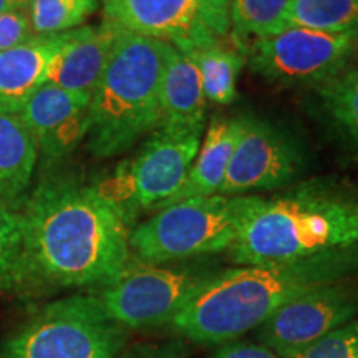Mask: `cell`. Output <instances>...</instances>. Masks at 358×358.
<instances>
[{
  "label": "cell",
  "mask_w": 358,
  "mask_h": 358,
  "mask_svg": "<svg viewBox=\"0 0 358 358\" xmlns=\"http://www.w3.org/2000/svg\"><path fill=\"white\" fill-rule=\"evenodd\" d=\"M22 217L25 289L103 287L131 259L128 222L95 186L45 182Z\"/></svg>",
  "instance_id": "obj_1"
},
{
  "label": "cell",
  "mask_w": 358,
  "mask_h": 358,
  "mask_svg": "<svg viewBox=\"0 0 358 358\" xmlns=\"http://www.w3.org/2000/svg\"><path fill=\"white\" fill-rule=\"evenodd\" d=\"M358 268V245L289 262L219 271L169 327L201 345H224L256 330L280 307Z\"/></svg>",
  "instance_id": "obj_2"
},
{
  "label": "cell",
  "mask_w": 358,
  "mask_h": 358,
  "mask_svg": "<svg viewBox=\"0 0 358 358\" xmlns=\"http://www.w3.org/2000/svg\"><path fill=\"white\" fill-rule=\"evenodd\" d=\"M358 245V186L312 179L254 208L229 256L241 266L289 262Z\"/></svg>",
  "instance_id": "obj_3"
},
{
  "label": "cell",
  "mask_w": 358,
  "mask_h": 358,
  "mask_svg": "<svg viewBox=\"0 0 358 358\" xmlns=\"http://www.w3.org/2000/svg\"><path fill=\"white\" fill-rule=\"evenodd\" d=\"M173 45L124 30L93 90L88 150L105 159L128 151L159 127L161 83Z\"/></svg>",
  "instance_id": "obj_4"
},
{
  "label": "cell",
  "mask_w": 358,
  "mask_h": 358,
  "mask_svg": "<svg viewBox=\"0 0 358 358\" xmlns=\"http://www.w3.org/2000/svg\"><path fill=\"white\" fill-rule=\"evenodd\" d=\"M259 199L256 194H213L179 201L129 232V249L140 261L153 264L229 252Z\"/></svg>",
  "instance_id": "obj_5"
},
{
  "label": "cell",
  "mask_w": 358,
  "mask_h": 358,
  "mask_svg": "<svg viewBox=\"0 0 358 358\" xmlns=\"http://www.w3.org/2000/svg\"><path fill=\"white\" fill-rule=\"evenodd\" d=\"M123 327L98 295L73 294L35 313L7 343V358H116Z\"/></svg>",
  "instance_id": "obj_6"
},
{
  "label": "cell",
  "mask_w": 358,
  "mask_h": 358,
  "mask_svg": "<svg viewBox=\"0 0 358 358\" xmlns=\"http://www.w3.org/2000/svg\"><path fill=\"white\" fill-rule=\"evenodd\" d=\"M219 272L203 262L153 264L129 259L98 294L110 317L123 329L169 325Z\"/></svg>",
  "instance_id": "obj_7"
},
{
  "label": "cell",
  "mask_w": 358,
  "mask_h": 358,
  "mask_svg": "<svg viewBox=\"0 0 358 358\" xmlns=\"http://www.w3.org/2000/svg\"><path fill=\"white\" fill-rule=\"evenodd\" d=\"M203 133L158 128L138 155L116 168L96 191L131 222L138 213L158 211L176 194L192 166Z\"/></svg>",
  "instance_id": "obj_8"
},
{
  "label": "cell",
  "mask_w": 358,
  "mask_h": 358,
  "mask_svg": "<svg viewBox=\"0 0 358 358\" xmlns=\"http://www.w3.org/2000/svg\"><path fill=\"white\" fill-rule=\"evenodd\" d=\"M105 20L189 53L231 35V0H101Z\"/></svg>",
  "instance_id": "obj_9"
},
{
  "label": "cell",
  "mask_w": 358,
  "mask_h": 358,
  "mask_svg": "<svg viewBox=\"0 0 358 358\" xmlns=\"http://www.w3.org/2000/svg\"><path fill=\"white\" fill-rule=\"evenodd\" d=\"M358 48V34H330L287 27L272 37L257 38L248 52L252 73L277 87L319 85L347 69Z\"/></svg>",
  "instance_id": "obj_10"
},
{
  "label": "cell",
  "mask_w": 358,
  "mask_h": 358,
  "mask_svg": "<svg viewBox=\"0 0 358 358\" xmlns=\"http://www.w3.org/2000/svg\"><path fill=\"white\" fill-rule=\"evenodd\" d=\"M306 169V150L295 134L268 120L245 116L219 194L277 189Z\"/></svg>",
  "instance_id": "obj_11"
},
{
  "label": "cell",
  "mask_w": 358,
  "mask_h": 358,
  "mask_svg": "<svg viewBox=\"0 0 358 358\" xmlns=\"http://www.w3.org/2000/svg\"><path fill=\"white\" fill-rule=\"evenodd\" d=\"M358 315V285L330 282L294 299L259 327L257 338L280 357L334 332Z\"/></svg>",
  "instance_id": "obj_12"
},
{
  "label": "cell",
  "mask_w": 358,
  "mask_h": 358,
  "mask_svg": "<svg viewBox=\"0 0 358 358\" xmlns=\"http://www.w3.org/2000/svg\"><path fill=\"white\" fill-rule=\"evenodd\" d=\"M90 101L92 93L43 83L15 116L29 129L45 156L62 158L87 138Z\"/></svg>",
  "instance_id": "obj_13"
},
{
  "label": "cell",
  "mask_w": 358,
  "mask_h": 358,
  "mask_svg": "<svg viewBox=\"0 0 358 358\" xmlns=\"http://www.w3.org/2000/svg\"><path fill=\"white\" fill-rule=\"evenodd\" d=\"M123 32L122 27L108 20L96 27L82 25L69 30L64 47L48 65L47 83L71 92L93 93Z\"/></svg>",
  "instance_id": "obj_14"
},
{
  "label": "cell",
  "mask_w": 358,
  "mask_h": 358,
  "mask_svg": "<svg viewBox=\"0 0 358 358\" xmlns=\"http://www.w3.org/2000/svg\"><path fill=\"white\" fill-rule=\"evenodd\" d=\"M66 37L69 32L35 35L19 47L0 52V113L17 115L30 95L47 83L48 65Z\"/></svg>",
  "instance_id": "obj_15"
},
{
  "label": "cell",
  "mask_w": 358,
  "mask_h": 358,
  "mask_svg": "<svg viewBox=\"0 0 358 358\" xmlns=\"http://www.w3.org/2000/svg\"><path fill=\"white\" fill-rule=\"evenodd\" d=\"M206 103L208 100L194 58L174 48L161 83L158 128L204 133Z\"/></svg>",
  "instance_id": "obj_16"
},
{
  "label": "cell",
  "mask_w": 358,
  "mask_h": 358,
  "mask_svg": "<svg viewBox=\"0 0 358 358\" xmlns=\"http://www.w3.org/2000/svg\"><path fill=\"white\" fill-rule=\"evenodd\" d=\"M244 122L245 116H237V118L214 116L206 129L204 140L201 141L199 151L192 161L186 181L176 194L159 209L189 198L219 194L234 148L244 129Z\"/></svg>",
  "instance_id": "obj_17"
},
{
  "label": "cell",
  "mask_w": 358,
  "mask_h": 358,
  "mask_svg": "<svg viewBox=\"0 0 358 358\" xmlns=\"http://www.w3.org/2000/svg\"><path fill=\"white\" fill-rule=\"evenodd\" d=\"M37 163V143L15 115L0 113V203L24 194Z\"/></svg>",
  "instance_id": "obj_18"
},
{
  "label": "cell",
  "mask_w": 358,
  "mask_h": 358,
  "mask_svg": "<svg viewBox=\"0 0 358 358\" xmlns=\"http://www.w3.org/2000/svg\"><path fill=\"white\" fill-rule=\"evenodd\" d=\"M243 47L227 37L189 52L198 66L206 100L216 105H231L237 96V77L244 64Z\"/></svg>",
  "instance_id": "obj_19"
},
{
  "label": "cell",
  "mask_w": 358,
  "mask_h": 358,
  "mask_svg": "<svg viewBox=\"0 0 358 358\" xmlns=\"http://www.w3.org/2000/svg\"><path fill=\"white\" fill-rule=\"evenodd\" d=\"M294 0H231V37L244 48L249 37L266 38L287 29Z\"/></svg>",
  "instance_id": "obj_20"
},
{
  "label": "cell",
  "mask_w": 358,
  "mask_h": 358,
  "mask_svg": "<svg viewBox=\"0 0 358 358\" xmlns=\"http://www.w3.org/2000/svg\"><path fill=\"white\" fill-rule=\"evenodd\" d=\"M319 103L330 123L358 145V70L345 69L317 87Z\"/></svg>",
  "instance_id": "obj_21"
},
{
  "label": "cell",
  "mask_w": 358,
  "mask_h": 358,
  "mask_svg": "<svg viewBox=\"0 0 358 358\" xmlns=\"http://www.w3.org/2000/svg\"><path fill=\"white\" fill-rule=\"evenodd\" d=\"M287 27L358 34V0H294Z\"/></svg>",
  "instance_id": "obj_22"
},
{
  "label": "cell",
  "mask_w": 358,
  "mask_h": 358,
  "mask_svg": "<svg viewBox=\"0 0 358 358\" xmlns=\"http://www.w3.org/2000/svg\"><path fill=\"white\" fill-rule=\"evenodd\" d=\"M98 8V0H32L29 7L34 35H55L78 29Z\"/></svg>",
  "instance_id": "obj_23"
},
{
  "label": "cell",
  "mask_w": 358,
  "mask_h": 358,
  "mask_svg": "<svg viewBox=\"0 0 358 358\" xmlns=\"http://www.w3.org/2000/svg\"><path fill=\"white\" fill-rule=\"evenodd\" d=\"M24 289V217L0 203V290Z\"/></svg>",
  "instance_id": "obj_24"
},
{
  "label": "cell",
  "mask_w": 358,
  "mask_h": 358,
  "mask_svg": "<svg viewBox=\"0 0 358 358\" xmlns=\"http://www.w3.org/2000/svg\"><path fill=\"white\" fill-rule=\"evenodd\" d=\"M282 358H358V317L312 345L287 353Z\"/></svg>",
  "instance_id": "obj_25"
},
{
  "label": "cell",
  "mask_w": 358,
  "mask_h": 358,
  "mask_svg": "<svg viewBox=\"0 0 358 358\" xmlns=\"http://www.w3.org/2000/svg\"><path fill=\"white\" fill-rule=\"evenodd\" d=\"M32 37L29 10H10L0 15V52L19 47Z\"/></svg>",
  "instance_id": "obj_26"
},
{
  "label": "cell",
  "mask_w": 358,
  "mask_h": 358,
  "mask_svg": "<svg viewBox=\"0 0 358 358\" xmlns=\"http://www.w3.org/2000/svg\"><path fill=\"white\" fill-rule=\"evenodd\" d=\"M213 358H282L279 353L262 343L229 342L217 348Z\"/></svg>",
  "instance_id": "obj_27"
},
{
  "label": "cell",
  "mask_w": 358,
  "mask_h": 358,
  "mask_svg": "<svg viewBox=\"0 0 358 358\" xmlns=\"http://www.w3.org/2000/svg\"><path fill=\"white\" fill-rule=\"evenodd\" d=\"M32 0H0V15L10 10H29Z\"/></svg>",
  "instance_id": "obj_28"
},
{
  "label": "cell",
  "mask_w": 358,
  "mask_h": 358,
  "mask_svg": "<svg viewBox=\"0 0 358 358\" xmlns=\"http://www.w3.org/2000/svg\"><path fill=\"white\" fill-rule=\"evenodd\" d=\"M150 358H178V357H173V355H158V357H150Z\"/></svg>",
  "instance_id": "obj_29"
}]
</instances>
